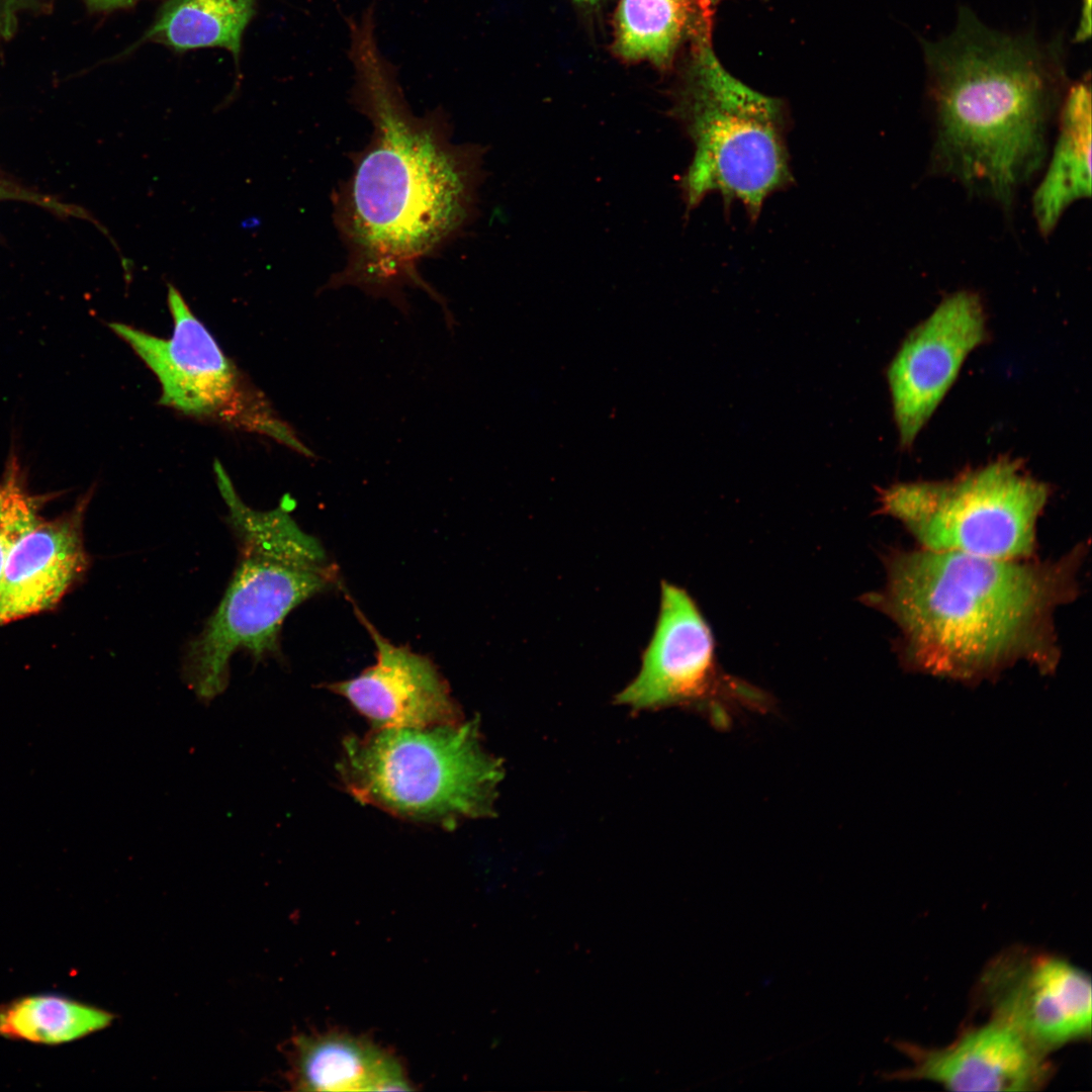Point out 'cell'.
Returning <instances> with one entry per match:
<instances>
[{
    "label": "cell",
    "mask_w": 1092,
    "mask_h": 1092,
    "mask_svg": "<svg viewBox=\"0 0 1092 1092\" xmlns=\"http://www.w3.org/2000/svg\"><path fill=\"white\" fill-rule=\"evenodd\" d=\"M1086 552L1080 543L1029 561L893 549L885 584L860 601L896 624L898 655L914 670L970 681L1018 661L1050 671L1060 657L1055 613L1077 598Z\"/></svg>",
    "instance_id": "cell-2"
},
{
    "label": "cell",
    "mask_w": 1092,
    "mask_h": 1092,
    "mask_svg": "<svg viewBox=\"0 0 1092 1092\" xmlns=\"http://www.w3.org/2000/svg\"><path fill=\"white\" fill-rule=\"evenodd\" d=\"M979 995L994 1019L1044 1054L1091 1034L1090 977L1062 958L1004 951L983 972Z\"/></svg>",
    "instance_id": "cell-10"
},
{
    "label": "cell",
    "mask_w": 1092,
    "mask_h": 1092,
    "mask_svg": "<svg viewBox=\"0 0 1092 1092\" xmlns=\"http://www.w3.org/2000/svg\"><path fill=\"white\" fill-rule=\"evenodd\" d=\"M922 44L930 169L1009 211L1046 163L1068 88L1059 55L1032 34L986 27L967 8L950 35Z\"/></svg>",
    "instance_id": "cell-3"
},
{
    "label": "cell",
    "mask_w": 1092,
    "mask_h": 1092,
    "mask_svg": "<svg viewBox=\"0 0 1092 1092\" xmlns=\"http://www.w3.org/2000/svg\"><path fill=\"white\" fill-rule=\"evenodd\" d=\"M1091 35V0H1082L1079 24L1074 40L1086 41Z\"/></svg>",
    "instance_id": "cell-23"
},
{
    "label": "cell",
    "mask_w": 1092,
    "mask_h": 1092,
    "mask_svg": "<svg viewBox=\"0 0 1092 1092\" xmlns=\"http://www.w3.org/2000/svg\"><path fill=\"white\" fill-rule=\"evenodd\" d=\"M112 1020L111 1013L64 996H25L0 1004V1037L60 1044L101 1030Z\"/></svg>",
    "instance_id": "cell-19"
},
{
    "label": "cell",
    "mask_w": 1092,
    "mask_h": 1092,
    "mask_svg": "<svg viewBox=\"0 0 1092 1092\" xmlns=\"http://www.w3.org/2000/svg\"><path fill=\"white\" fill-rule=\"evenodd\" d=\"M338 770L358 802L450 828L492 816L504 777L500 759L482 744L478 719L348 736Z\"/></svg>",
    "instance_id": "cell-5"
},
{
    "label": "cell",
    "mask_w": 1092,
    "mask_h": 1092,
    "mask_svg": "<svg viewBox=\"0 0 1092 1092\" xmlns=\"http://www.w3.org/2000/svg\"><path fill=\"white\" fill-rule=\"evenodd\" d=\"M693 44L691 74L675 109L695 147L680 182L687 210L719 193L726 208L737 200L756 220L764 200L793 182L784 105L730 76L713 55L711 38Z\"/></svg>",
    "instance_id": "cell-6"
},
{
    "label": "cell",
    "mask_w": 1092,
    "mask_h": 1092,
    "mask_svg": "<svg viewBox=\"0 0 1092 1092\" xmlns=\"http://www.w3.org/2000/svg\"><path fill=\"white\" fill-rule=\"evenodd\" d=\"M50 495L28 491L24 470L11 447L0 479V585L9 554L17 541L37 525Z\"/></svg>",
    "instance_id": "cell-20"
},
{
    "label": "cell",
    "mask_w": 1092,
    "mask_h": 1092,
    "mask_svg": "<svg viewBox=\"0 0 1092 1092\" xmlns=\"http://www.w3.org/2000/svg\"><path fill=\"white\" fill-rule=\"evenodd\" d=\"M293 1083L308 1091L410 1090L398 1064L377 1046L344 1034L299 1036Z\"/></svg>",
    "instance_id": "cell-16"
},
{
    "label": "cell",
    "mask_w": 1092,
    "mask_h": 1092,
    "mask_svg": "<svg viewBox=\"0 0 1092 1092\" xmlns=\"http://www.w3.org/2000/svg\"><path fill=\"white\" fill-rule=\"evenodd\" d=\"M43 519L12 548L0 585V626L54 608L88 566L83 519L90 500Z\"/></svg>",
    "instance_id": "cell-14"
},
{
    "label": "cell",
    "mask_w": 1092,
    "mask_h": 1092,
    "mask_svg": "<svg viewBox=\"0 0 1092 1092\" xmlns=\"http://www.w3.org/2000/svg\"><path fill=\"white\" fill-rule=\"evenodd\" d=\"M0 200L25 201L55 211L58 214L87 218L97 223L94 219L90 218V215L85 210L78 206L64 203L44 194H39L3 178H0Z\"/></svg>",
    "instance_id": "cell-21"
},
{
    "label": "cell",
    "mask_w": 1092,
    "mask_h": 1092,
    "mask_svg": "<svg viewBox=\"0 0 1092 1092\" xmlns=\"http://www.w3.org/2000/svg\"><path fill=\"white\" fill-rule=\"evenodd\" d=\"M139 0H85L89 8L97 11H109L125 8Z\"/></svg>",
    "instance_id": "cell-24"
},
{
    "label": "cell",
    "mask_w": 1092,
    "mask_h": 1092,
    "mask_svg": "<svg viewBox=\"0 0 1092 1092\" xmlns=\"http://www.w3.org/2000/svg\"><path fill=\"white\" fill-rule=\"evenodd\" d=\"M376 3L359 17L343 14L354 70L349 101L372 125L366 147L334 200V220L347 251L342 270L324 290L354 286L410 313L406 288L437 301L454 316L419 265L460 235L476 216L485 178V148L457 144L447 113L412 110L398 70L379 49Z\"/></svg>",
    "instance_id": "cell-1"
},
{
    "label": "cell",
    "mask_w": 1092,
    "mask_h": 1092,
    "mask_svg": "<svg viewBox=\"0 0 1092 1092\" xmlns=\"http://www.w3.org/2000/svg\"><path fill=\"white\" fill-rule=\"evenodd\" d=\"M1049 486L1001 458L944 481L899 482L879 490V513L897 520L920 548L997 559H1028Z\"/></svg>",
    "instance_id": "cell-7"
},
{
    "label": "cell",
    "mask_w": 1092,
    "mask_h": 1092,
    "mask_svg": "<svg viewBox=\"0 0 1092 1092\" xmlns=\"http://www.w3.org/2000/svg\"><path fill=\"white\" fill-rule=\"evenodd\" d=\"M898 1046L911 1065L891 1078L927 1080L954 1091H1034L1051 1076L1046 1054L994 1018L944 1048Z\"/></svg>",
    "instance_id": "cell-12"
},
{
    "label": "cell",
    "mask_w": 1092,
    "mask_h": 1092,
    "mask_svg": "<svg viewBox=\"0 0 1092 1092\" xmlns=\"http://www.w3.org/2000/svg\"><path fill=\"white\" fill-rule=\"evenodd\" d=\"M168 304L174 323L168 339L121 323L108 325L157 376L160 403L187 416L265 435L313 457L267 399L244 379L172 284H168Z\"/></svg>",
    "instance_id": "cell-8"
},
{
    "label": "cell",
    "mask_w": 1092,
    "mask_h": 1092,
    "mask_svg": "<svg viewBox=\"0 0 1092 1092\" xmlns=\"http://www.w3.org/2000/svg\"><path fill=\"white\" fill-rule=\"evenodd\" d=\"M258 0H168L145 39L176 52L222 48L236 60Z\"/></svg>",
    "instance_id": "cell-18"
},
{
    "label": "cell",
    "mask_w": 1092,
    "mask_h": 1092,
    "mask_svg": "<svg viewBox=\"0 0 1092 1092\" xmlns=\"http://www.w3.org/2000/svg\"><path fill=\"white\" fill-rule=\"evenodd\" d=\"M360 617L375 643L376 661L355 677L328 688L374 728L427 727L463 720L436 665L408 647L392 643Z\"/></svg>",
    "instance_id": "cell-13"
},
{
    "label": "cell",
    "mask_w": 1092,
    "mask_h": 1092,
    "mask_svg": "<svg viewBox=\"0 0 1092 1092\" xmlns=\"http://www.w3.org/2000/svg\"><path fill=\"white\" fill-rule=\"evenodd\" d=\"M573 1L576 2V3H580V4H585V5H595V4H598L599 2H601L602 0H573Z\"/></svg>",
    "instance_id": "cell-25"
},
{
    "label": "cell",
    "mask_w": 1092,
    "mask_h": 1092,
    "mask_svg": "<svg viewBox=\"0 0 1092 1092\" xmlns=\"http://www.w3.org/2000/svg\"><path fill=\"white\" fill-rule=\"evenodd\" d=\"M214 473L238 559L218 606L184 655V679L201 702L225 690L235 653L244 651L257 661L276 654L288 614L336 582L322 544L283 506L255 510L241 498L219 462Z\"/></svg>",
    "instance_id": "cell-4"
},
{
    "label": "cell",
    "mask_w": 1092,
    "mask_h": 1092,
    "mask_svg": "<svg viewBox=\"0 0 1092 1092\" xmlns=\"http://www.w3.org/2000/svg\"><path fill=\"white\" fill-rule=\"evenodd\" d=\"M986 338L979 296L944 298L901 345L887 370L900 444L910 446L953 383L967 356Z\"/></svg>",
    "instance_id": "cell-11"
},
{
    "label": "cell",
    "mask_w": 1092,
    "mask_h": 1092,
    "mask_svg": "<svg viewBox=\"0 0 1092 1092\" xmlns=\"http://www.w3.org/2000/svg\"><path fill=\"white\" fill-rule=\"evenodd\" d=\"M712 15V0H619L612 51L666 70L688 37H711Z\"/></svg>",
    "instance_id": "cell-17"
},
{
    "label": "cell",
    "mask_w": 1092,
    "mask_h": 1092,
    "mask_svg": "<svg viewBox=\"0 0 1092 1092\" xmlns=\"http://www.w3.org/2000/svg\"><path fill=\"white\" fill-rule=\"evenodd\" d=\"M46 0H0V39L10 38L21 17L41 7Z\"/></svg>",
    "instance_id": "cell-22"
},
{
    "label": "cell",
    "mask_w": 1092,
    "mask_h": 1092,
    "mask_svg": "<svg viewBox=\"0 0 1092 1092\" xmlns=\"http://www.w3.org/2000/svg\"><path fill=\"white\" fill-rule=\"evenodd\" d=\"M633 711L696 708L727 728L737 712H766L770 697L723 671L711 629L692 597L661 582L660 609L636 677L616 697Z\"/></svg>",
    "instance_id": "cell-9"
},
{
    "label": "cell",
    "mask_w": 1092,
    "mask_h": 1092,
    "mask_svg": "<svg viewBox=\"0 0 1092 1092\" xmlns=\"http://www.w3.org/2000/svg\"><path fill=\"white\" fill-rule=\"evenodd\" d=\"M1091 82L1087 74L1063 97L1051 160L1032 196V213L1044 238L1075 202L1091 195Z\"/></svg>",
    "instance_id": "cell-15"
}]
</instances>
